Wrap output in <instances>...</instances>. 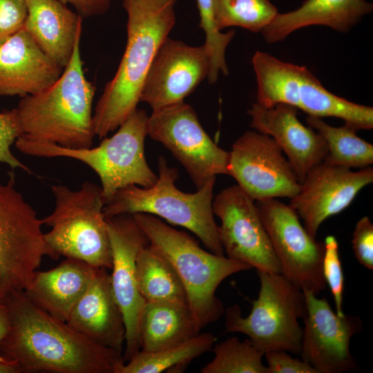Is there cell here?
I'll use <instances>...</instances> for the list:
<instances>
[{"label":"cell","mask_w":373,"mask_h":373,"mask_svg":"<svg viewBox=\"0 0 373 373\" xmlns=\"http://www.w3.org/2000/svg\"><path fill=\"white\" fill-rule=\"evenodd\" d=\"M324 255L322 262V270L326 285L330 289L334 298L336 313L338 316H343V293H344V274L339 255L338 242L332 236H327L325 238Z\"/></svg>","instance_id":"cell-31"},{"label":"cell","mask_w":373,"mask_h":373,"mask_svg":"<svg viewBox=\"0 0 373 373\" xmlns=\"http://www.w3.org/2000/svg\"><path fill=\"white\" fill-rule=\"evenodd\" d=\"M157 167V179L153 186L130 185L118 190L104 207L105 217L136 213L157 216L193 233L208 251L224 255L212 209L216 177L196 192L185 193L176 187L177 169L169 166L162 156L158 158Z\"/></svg>","instance_id":"cell-6"},{"label":"cell","mask_w":373,"mask_h":373,"mask_svg":"<svg viewBox=\"0 0 373 373\" xmlns=\"http://www.w3.org/2000/svg\"><path fill=\"white\" fill-rule=\"evenodd\" d=\"M146 128L184 167L197 189L213 177L229 175V152L211 140L191 105L182 102L153 111Z\"/></svg>","instance_id":"cell-11"},{"label":"cell","mask_w":373,"mask_h":373,"mask_svg":"<svg viewBox=\"0 0 373 373\" xmlns=\"http://www.w3.org/2000/svg\"><path fill=\"white\" fill-rule=\"evenodd\" d=\"M0 183V288L26 290L43 258L56 259L47 246L42 220L15 188V175Z\"/></svg>","instance_id":"cell-9"},{"label":"cell","mask_w":373,"mask_h":373,"mask_svg":"<svg viewBox=\"0 0 373 373\" xmlns=\"http://www.w3.org/2000/svg\"><path fill=\"white\" fill-rule=\"evenodd\" d=\"M201 329L186 304L146 302L140 319V350L155 352L183 343Z\"/></svg>","instance_id":"cell-25"},{"label":"cell","mask_w":373,"mask_h":373,"mask_svg":"<svg viewBox=\"0 0 373 373\" xmlns=\"http://www.w3.org/2000/svg\"><path fill=\"white\" fill-rule=\"evenodd\" d=\"M352 249L358 262L373 269V224L367 216L358 220L352 234Z\"/></svg>","instance_id":"cell-33"},{"label":"cell","mask_w":373,"mask_h":373,"mask_svg":"<svg viewBox=\"0 0 373 373\" xmlns=\"http://www.w3.org/2000/svg\"><path fill=\"white\" fill-rule=\"evenodd\" d=\"M108 269L95 267L93 278L66 323L86 338L122 352L125 326Z\"/></svg>","instance_id":"cell-20"},{"label":"cell","mask_w":373,"mask_h":373,"mask_svg":"<svg viewBox=\"0 0 373 373\" xmlns=\"http://www.w3.org/2000/svg\"><path fill=\"white\" fill-rule=\"evenodd\" d=\"M298 110L285 104L265 107L255 102L247 113L250 127L276 141L300 184L307 173L324 160L328 150L321 135L300 122Z\"/></svg>","instance_id":"cell-19"},{"label":"cell","mask_w":373,"mask_h":373,"mask_svg":"<svg viewBox=\"0 0 373 373\" xmlns=\"http://www.w3.org/2000/svg\"><path fill=\"white\" fill-rule=\"evenodd\" d=\"M73 6L83 18L104 14L110 8L111 0H60Z\"/></svg>","instance_id":"cell-36"},{"label":"cell","mask_w":373,"mask_h":373,"mask_svg":"<svg viewBox=\"0 0 373 373\" xmlns=\"http://www.w3.org/2000/svg\"><path fill=\"white\" fill-rule=\"evenodd\" d=\"M148 115L136 108L111 137L99 146L68 149L59 145L18 137L15 146L22 153L40 157H65L79 160L92 169L101 182L105 204L120 189L136 185L153 186L157 175L149 167L144 154Z\"/></svg>","instance_id":"cell-5"},{"label":"cell","mask_w":373,"mask_h":373,"mask_svg":"<svg viewBox=\"0 0 373 373\" xmlns=\"http://www.w3.org/2000/svg\"><path fill=\"white\" fill-rule=\"evenodd\" d=\"M81 35L58 79L39 93L22 97L14 108L20 137L68 149L92 146L95 136L92 113L95 86L84 75Z\"/></svg>","instance_id":"cell-3"},{"label":"cell","mask_w":373,"mask_h":373,"mask_svg":"<svg viewBox=\"0 0 373 373\" xmlns=\"http://www.w3.org/2000/svg\"><path fill=\"white\" fill-rule=\"evenodd\" d=\"M372 10L373 4L365 0H305L294 10L278 13L262 33L265 41L272 44L310 26H325L346 32Z\"/></svg>","instance_id":"cell-24"},{"label":"cell","mask_w":373,"mask_h":373,"mask_svg":"<svg viewBox=\"0 0 373 373\" xmlns=\"http://www.w3.org/2000/svg\"><path fill=\"white\" fill-rule=\"evenodd\" d=\"M200 20L211 22L214 17V0H196Z\"/></svg>","instance_id":"cell-37"},{"label":"cell","mask_w":373,"mask_h":373,"mask_svg":"<svg viewBox=\"0 0 373 373\" xmlns=\"http://www.w3.org/2000/svg\"><path fill=\"white\" fill-rule=\"evenodd\" d=\"M229 175L255 201L293 198L300 184L276 141L255 130L247 131L229 151Z\"/></svg>","instance_id":"cell-13"},{"label":"cell","mask_w":373,"mask_h":373,"mask_svg":"<svg viewBox=\"0 0 373 373\" xmlns=\"http://www.w3.org/2000/svg\"><path fill=\"white\" fill-rule=\"evenodd\" d=\"M216 337L200 333L187 341L155 352L140 350L119 369V373L182 372L197 357L211 350Z\"/></svg>","instance_id":"cell-27"},{"label":"cell","mask_w":373,"mask_h":373,"mask_svg":"<svg viewBox=\"0 0 373 373\" xmlns=\"http://www.w3.org/2000/svg\"><path fill=\"white\" fill-rule=\"evenodd\" d=\"M10 327V316L8 309L3 300L0 290V344L6 335Z\"/></svg>","instance_id":"cell-38"},{"label":"cell","mask_w":373,"mask_h":373,"mask_svg":"<svg viewBox=\"0 0 373 373\" xmlns=\"http://www.w3.org/2000/svg\"><path fill=\"white\" fill-rule=\"evenodd\" d=\"M132 216L149 243L171 263L180 279L187 305L201 329L224 314L222 301L216 296L229 276L251 269L249 265L201 248L188 233L168 225L155 216L136 213Z\"/></svg>","instance_id":"cell-4"},{"label":"cell","mask_w":373,"mask_h":373,"mask_svg":"<svg viewBox=\"0 0 373 373\" xmlns=\"http://www.w3.org/2000/svg\"><path fill=\"white\" fill-rule=\"evenodd\" d=\"M51 190L55 209L41 220L51 227L44 240L56 259L63 256L111 269L112 253L101 187L86 181L77 190L64 184L52 185Z\"/></svg>","instance_id":"cell-7"},{"label":"cell","mask_w":373,"mask_h":373,"mask_svg":"<svg viewBox=\"0 0 373 373\" xmlns=\"http://www.w3.org/2000/svg\"><path fill=\"white\" fill-rule=\"evenodd\" d=\"M26 16L25 0H0V43L23 28Z\"/></svg>","instance_id":"cell-34"},{"label":"cell","mask_w":373,"mask_h":373,"mask_svg":"<svg viewBox=\"0 0 373 373\" xmlns=\"http://www.w3.org/2000/svg\"><path fill=\"white\" fill-rule=\"evenodd\" d=\"M213 358L201 373H268L262 363L264 355L248 338L243 341L233 336L216 343L211 349Z\"/></svg>","instance_id":"cell-29"},{"label":"cell","mask_w":373,"mask_h":373,"mask_svg":"<svg viewBox=\"0 0 373 373\" xmlns=\"http://www.w3.org/2000/svg\"><path fill=\"white\" fill-rule=\"evenodd\" d=\"M112 253L111 283L125 326L124 361L140 350V319L146 303L137 283L136 259L149 244L132 215L106 218Z\"/></svg>","instance_id":"cell-16"},{"label":"cell","mask_w":373,"mask_h":373,"mask_svg":"<svg viewBox=\"0 0 373 373\" xmlns=\"http://www.w3.org/2000/svg\"><path fill=\"white\" fill-rule=\"evenodd\" d=\"M260 290L244 317L239 305L224 309L225 332L244 334L264 354L284 350L299 355L303 329L298 323L306 312L303 291L280 273L257 271Z\"/></svg>","instance_id":"cell-8"},{"label":"cell","mask_w":373,"mask_h":373,"mask_svg":"<svg viewBox=\"0 0 373 373\" xmlns=\"http://www.w3.org/2000/svg\"><path fill=\"white\" fill-rule=\"evenodd\" d=\"M209 68L204 44L191 46L168 37L146 76L140 102L149 104L152 111L182 102L207 77Z\"/></svg>","instance_id":"cell-17"},{"label":"cell","mask_w":373,"mask_h":373,"mask_svg":"<svg viewBox=\"0 0 373 373\" xmlns=\"http://www.w3.org/2000/svg\"><path fill=\"white\" fill-rule=\"evenodd\" d=\"M95 267L66 258L56 267L35 272L24 290L27 298L53 318L66 322L72 309L87 289Z\"/></svg>","instance_id":"cell-23"},{"label":"cell","mask_w":373,"mask_h":373,"mask_svg":"<svg viewBox=\"0 0 373 373\" xmlns=\"http://www.w3.org/2000/svg\"><path fill=\"white\" fill-rule=\"evenodd\" d=\"M10 327L0 356L21 372L119 373L123 354L84 337L35 305L23 290L0 288Z\"/></svg>","instance_id":"cell-1"},{"label":"cell","mask_w":373,"mask_h":373,"mask_svg":"<svg viewBox=\"0 0 373 373\" xmlns=\"http://www.w3.org/2000/svg\"><path fill=\"white\" fill-rule=\"evenodd\" d=\"M20 135L14 108L0 112V162L8 164L12 169H21L30 173L31 171L10 150L11 146Z\"/></svg>","instance_id":"cell-32"},{"label":"cell","mask_w":373,"mask_h":373,"mask_svg":"<svg viewBox=\"0 0 373 373\" xmlns=\"http://www.w3.org/2000/svg\"><path fill=\"white\" fill-rule=\"evenodd\" d=\"M177 0H123L127 42L117 72L106 84L93 115L95 135L104 138L137 108L142 86L160 46L175 23Z\"/></svg>","instance_id":"cell-2"},{"label":"cell","mask_w":373,"mask_h":373,"mask_svg":"<svg viewBox=\"0 0 373 373\" xmlns=\"http://www.w3.org/2000/svg\"><path fill=\"white\" fill-rule=\"evenodd\" d=\"M306 301L300 354L318 373H343L356 369L350 352L352 337L360 332L358 316H338L325 298L303 290Z\"/></svg>","instance_id":"cell-15"},{"label":"cell","mask_w":373,"mask_h":373,"mask_svg":"<svg viewBox=\"0 0 373 373\" xmlns=\"http://www.w3.org/2000/svg\"><path fill=\"white\" fill-rule=\"evenodd\" d=\"M372 182L370 166L353 171L323 161L307 173L289 204L303 220L309 234L316 238L321 224L349 207L360 191Z\"/></svg>","instance_id":"cell-18"},{"label":"cell","mask_w":373,"mask_h":373,"mask_svg":"<svg viewBox=\"0 0 373 373\" xmlns=\"http://www.w3.org/2000/svg\"><path fill=\"white\" fill-rule=\"evenodd\" d=\"M139 291L146 302L170 301L187 305L184 286L171 263L149 243L136 259Z\"/></svg>","instance_id":"cell-26"},{"label":"cell","mask_w":373,"mask_h":373,"mask_svg":"<svg viewBox=\"0 0 373 373\" xmlns=\"http://www.w3.org/2000/svg\"><path fill=\"white\" fill-rule=\"evenodd\" d=\"M25 1L23 28L49 58L64 68L82 34L83 17L60 0Z\"/></svg>","instance_id":"cell-22"},{"label":"cell","mask_w":373,"mask_h":373,"mask_svg":"<svg viewBox=\"0 0 373 373\" xmlns=\"http://www.w3.org/2000/svg\"><path fill=\"white\" fill-rule=\"evenodd\" d=\"M256 204L279 262L280 274L302 290L318 296L326 287L322 262L324 242L312 237L290 204L277 198Z\"/></svg>","instance_id":"cell-12"},{"label":"cell","mask_w":373,"mask_h":373,"mask_svg":"<svg viewBox=\"0 0 373 373\" xmlns=\"http://www.w3.org/2000/svg\"><path fill=\"white\" fill-rule=\"evenodd\" d=\"M284 350H272L266 352L268 373H318L309 364L293 358Z\"/></svg>","instance_id":"cell-35"},{"label":"cell","mask_w":373,"mask_h":373,"mask_svg":"<svg viewBox=\"0 0 373 373\" xmlns=\"http://www.w3.org/2000/svg\"><path fill=\"white\" fill-rule=\"evenodd\" d=\"M212 209L221 221L219 238L227 257L256 271L280 273L254 199L236 184L222 189L213 198Z\"/></svg>","instance_id":"cell-14"},{"label":"cell","mask_w":373,"mask_h":373,"mask_svg":"<svg viewBox=\"0 0 373 373\" xmlns=\"http://www.w3.org/2000/svg\"><path fill=\"white\" fill-rule=\"evenodd\" d=\"M63 69L23 27L0 43V97L39 93L55 83Z\"/></svg>","instance_id":"cell-21"},{"label":"cell","mask_w":373,"mask_h":373,"mask_svg":"<svg viewBox=\"0 0 373 373\" xmlns=\"http://www.w3.org/2000/svg\"><path fill=\"white\" fill-rule=\"evenodd\" d=\"M19 367L14 363L0 356V373H21Z\"/></svg>","instance_id":"cell-39"},{"label":"cell","mask_w":373,"mask_h":373,"mask_svg":"<svg viewBox=\"0 0 373 373\" xmlns=\"http://www.w3.org/2000/svg\"><path fill=\"white\" fill-rule=\"evenodd\" d=\"M251 61L257 82L256 102L260 105L285 104L308 116L334 117L345 124L357 119L358 104L326 90L305 66L285 62L261 51L255 52Z\"/></svg>","instance_id":"cell-10"},{"label":"cell","mask_w":373,"mask_h":373,"mask_svg":"<svg viewBox=\"0 0 373 373\" xmlns=\"http://www.w3.org/2000/svg\"><path fill=\"white\" fill-rule=\"evenodd\" d=\"M306 122L326 142L328 151L323 162L347 169H363L373 164L372 144L359 137L356 130L345 124L333 126L312 116L307 117Z\"/></svg>","instance_id":"cell-28"},{"label":"cell","mask_w":373,"mask_h":373,"mask_svg":"<svg viewBox=\"0 0 373 373\" xmlns=\"http://www.w3.org/2000/svg\"><path fill=\"white\" fill-rule=\"evenodd\" d=\"M278 13L269 0H214V19L220 31L237 26L262 32Z\"/></svg>","instance_id":"cell-30"}]
</instances>
